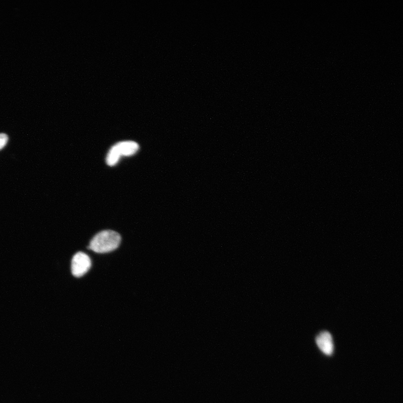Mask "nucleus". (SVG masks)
<instances>
[{
	"label": "nucleus",
	"mask_w": 403,
	"mask_h": 403,
	"mask_svg": "<svg viewBox=\"0 0 403 403\" xmlns=\"http://www.w3.org/2000/svg\"><path fill=\"white\" fill-rule=\"evenodd\" d=\"M121 242V236L118 232L113 230L99 232L93 238L88 247L97 253H107L117 249Z\"/></svg>",
	"instance_id": "1"
},
{
	"label": "nucleus",
	"mask_w": 403,
	"mask_h": 403,
	"mask_svg": "<svg viewBox=\"0 0 403 403\" xmlns=\"http://www.w3.org/2000/svg\"><path fill=\"white\" fill-rule=\"evenodd\" d=\"M139 149L137 143L131 141H123L117 143L110 149L107 156L106 161L109 166L116 164L122 156H130L135 154Z\"/></svg>",
	"instance_id": "2"
},
{
	"label": "nucleus",
	"mask_w": 403,
	"mask_h": 403,
	"mask_svg": "<svg viewBox=\"0 0 403 403\" xmlns=\"http://www.w3.org/2000/svg\"><path fill=\"white\" fill-rule=\"evenodd\" d=\"M91 261L86 254L79 252L75 254L72 262L73 275L77 278L83 277L90 270Z\"/></svg>",
	"instance_id": "3"
},
{
	"label": "nucleus",
	"mask_w": 403,
	"mask_h": 403,
	"mask_svg": "<svg viewBox=\"0 0 403 403\" xmlns=\"http://www.w3.org/2000/svg\"><path fill=\"white\" fill-rule=\"evenodd\" d=\"M316 342L319 349L326 355H330L334 353V342L328 331L320 333L316 338Z\"/></svg>",
	"instance_id": "4"
},
{
	"label": "nucleus",
	"mask_w": 403,
	"mask_h": 403,
	"mask_svg": "<svg viewBox=\"0 0 403 403\" xmlns=\"http://www.w3.org/2000/svg\"><path fill=\"white\" fill-rule=\"evenodd\" d=\"M8 141V137L6 134H0V150L3 149Z\"/></svg>",
	"instance_id": "5"
}]
</instances>
